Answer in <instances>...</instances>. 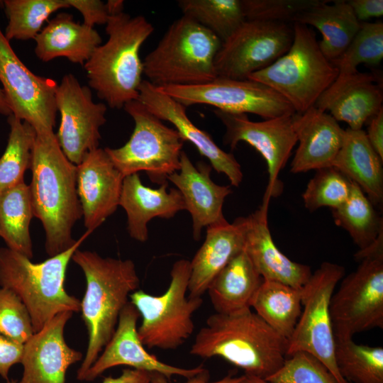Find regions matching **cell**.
Listing matches in <instances>:
<instances>
[{
    "instance_id": "bcb514c9",
    "label": "cell",
    "mask_w": 383,
    "mask_h": 383,
    "mask_svg": "<svg viewBox=\"0 0 383 383\" xmlns=\"http://www.w3.org/2000/svg\"><path fill=\"white\" fill-rule=\"evenodd\" d=\"M368 121L365 131L367 138L372 148L383 160V108Z\"/></svg>"
},
{
    "instance_id": "d4e9b609",
    "label": "cell",
    "mask_w": 383,
    "mask_h": 383,
    "mask_svg": "<svg viewBox=\"0 0 383 383\" xmlns=\"http://www.w3.org/2000/svg\"><path fill=\"white\" fill-rule=\"evenodd\" d=\"M167 182L157 189L145 186L138 173L123 178L119 206L127 215V230L130 236L141 243L148 238V222L155 217L170 219L185 209L178 189L167 191Z\"/></svg>"
},
{
    "instance_id": "ffe728a7",
    "label": "cell",
    "mask_w": 383,
    "mask_h": 383,
    "mask_svg": "<svg viewBox=\"0 0 383 383\" xmlns=\"http://www.w3.org/2000/svg\"><path fill=\"white\" fill-rule=\"evenodd\" d=\"M77 166V189L84 226L92 233L119 206L124 177L104 149L86 154Z\"/></svg>"
},
{
    "instance_id": "484cf974",
    "label": "cell",
    "mask_w": 383,
    "mask_h": 383,
    "mask_svg": "<svg viewBox=\"0 0 383 383\" xmlns=\"http://www.w3.org/2000/svg\"><path fill=\"white\" fill-rule=\"evenodd\" d=\"M245 218L206 227L205 240L192 261L189 297H201L223 267L244 248Z\"/></svg>"
},
{
    "instance_id": "4fadbf2b",
    "label": "cell",
    "mask_w": 383,
    "mask_h": 383,
    "mask_svg": "<svg viewBox=\"0 0 383 383\" xmlns=\"http://www.w3.org/2000/svg\"><path fill=\"white\" fill-rule=\"evenodd\" d=\"M157 88L186 107L206 104L225 112L256 114L264 119L295 113L291 104L274 89L249 79L217 77L199 85Z\"/></svg>"
},
{
    "instance_id": "d590c367",
    "label": "cell",
    "mask_w": 383,
    "mask_h": 383,
    "mask_svg": "<svg viewBox=\"0 0 383 383\" xmlns=\"http://www.w3.org/2000/svg\"><path fill=\"white\" fill-rule=\"evenodd\" d=\"M178 5L184 16L211 31L222 43L246 21L241 0H180Z\"/></svg>"
},
{
    "instance_id": "603a6c76",
    "label": "cell",
    "mask_w": 383,
    "mask_h": 383,
    "mask_svg": "<svg viewBox=\"0 0 383 383\" xmlns=\"http://www.w3.org/2000/svg\"><path fill=\"white\" fill-rule=\"evenodd\" d=\"M298 147L290 165L294 174L331 167L342 147L345 129L315 106L292 115Z\"/></svg>"
},
{
    "instance_id": "ab89813d",
    "label": "cell",
    "mask_w": 383,
    "mask_h": 383,
    "mask_svg": "<svg viewBox=\"0 0 383 383\" xmlns=\"http://www.w3.org/2000/svg\"><path fill=\"white\" fill-rule=\"evenodd\" d=\"M268 383H337L326 366L306 352H296L282 367L265 379Z\"/></svg>"
},
{
    "instance_id": "f546056e",
    "label": "cell",
    "mask_w": 383,
    "mask_h": 383,
    "mask_svg": "<svg viewBox=\"0 0 383 383\" xmlns=\"http://www.w3.org/2000/svg\"><path fill=\"white\" fill-rule=\"evenodd\" d=\"M262 281L243 248L216 275L206 292L216 313H233L251 308Z\"/></svg>"
},
{
    "instance_id": "e0dca14e",
    "label": "cell",
    "mask_w": 383,
    "mask_h": 383,
    "mask_svg": "<svg viewBox=\"0 0 383 383\" xmlns=\"http://www.w3.org/2000/svg\"><path fill=\"white\" fill-rule=\"evenodd\" d=\"M139 317L137 309L128 301L120 313L113 335L87 372L84 381H93L106 370L119 365L158 373L167 379L178 375L188 379L206 370L202 366L189 369L175 367L150 354L138 338Z\"/></svg>"
},
{
    "instance_id": "30bf717a",
    "label": "cell",
    "mask_w": 383,
    "mask_h": 383,
    "mask_svg": "<svg viewBox=\"0 0 383 383\" xmlns=\"http://www.w3.org/2000/svg\"><path fill=\"white\" fill-rule=\"evenodd\" d=\"M124 110L131 116L133 131L123 146L106 148L109 158L125 177L144 171L151 182L162 184L180 168L184 140L138 99L128 102Z\"/></svg>"
},
{
    "instance_id": "60d3db41",
    "label": "cell",
    "mask_w": 383,
    "mask_h": 383,
    "mask_svg": "<svg viewBox=\"0 0 383 383\" xmlns=\"http://www.w3.org/2000/svg\"><path fill=\"white\" fill-rule=\"evenodd\" d=\"M34 333L30 314L12 291L0 287V334L24 344Z\"/></svg>"
},
{
    "instance_id": "5b68a950",
    "label": "cell",
    "mask_w": 383,
    "mask_h": 383,
    "mask_svg": "<svg viewBox=\"0 0 383 383\" xmlns=\"http://www.w3.org/2000/svg\"><path fill=\"white\" fill-rule=\"evenodd\" d=\"M90 233L87 231L70 249L38 263L7 247L0 248V287L21 299L34 333L61 312L80 311L81 301L66 292L65 281L74 252Z\"/></svg>"
},
{
    "instance_id": "4316f807",
    "label": "cell",
    "mask_w": 383,
    "mask_h": 383,
    "mask_svg": "<svg viewBox=\"0 0 383 383\" xmlns=\"http://www.w3.org/2000/svg\"><path fill=\"white\" fill-rule=\"evenodd\" d=\"M37 57L48 62L65 57L70 62L84 65L101 44L96 30L74 21L67 13H58L35 38Z\"/></svg>"
},
{
    "instance_id": "8992f818",
    "label": "cell",
    "mask_w": 383,
    "mask_h": 383,
    "mask_svg": "<svg viewBox=\"0 0 383 383\" xmlns=\"http://www.w3.org/2000/svg\"><path fill=\"white\" fill-rule=\"evenodd\" d=\"M221 44L214 33L183 15L145 57L143 74L157 87L208 83L217 77L214 62Z\"/></svg>"
},
{
    "instance_id": "2e32d148",
    "label": "cell",
    "mask_w": 383,
    "mask_h": 383,
    "mask_svg": "<svg viewBox=\"0 0 383 383\" xmlns=\"http://www.w3.org/2000/svg\"><path fill=\"white\" fill-rule=\"evenodd\" d=\"M55 99L61 116L56 137L67 158L77 165L86 154L99 148L107 108L94 102L89 87L82 86L72 74L65 75L57 85Z\"/></svg>"
},
{
    "instance_id": "8fae6325",
    "label": "cell",
    "mask_w": 383,
    "mask_h": 383,
    "mask_svg": "<svg viewBox=\"0 0 383 383\" xmlns=\"http://www.w3.org/2000/svg\"><path fill=\"white\" fill-rule=\"evenodd\" d=\"M345 268L324 262L312 272L301 290L302 310L294 331L288 340L287 357L308 353L321 361L337 383H349L338 372L335 360V337L330 314V303Z\"/></svg>"
},
{
    "instance_id": "9a60e30c",
    "label": "cell",
    "mask_w": 383,
    "mask_h": 383,
    "mask_svg": "<svg viewBox=\"0 0 383 383\" xmlns=\"http://www.w3.org/2000/svg\"><path fill=\"white\" fill-rule=\"evenodd\" d=\"M214 114L226 128L223 142L231 150L243 141L253 147L265 159L269 175L268 185L263 200L270 202L278 196L283 188L279 179L292 151L297 143L292 115L252 121L245 113H235L214 110Z\"/></svg>"
},
{
    "instance_id": "3957f363",
    "label": "cell",
    "mask_w": 383,
    "mask_h": 383,
    "mask_svg": "<svg viewBox=\"0 0 383 383\" xmlns=\"http://www.w3.org/2000/svg\"><path fill=\"white\" fill-rule=\"evenodd\" d=\"M72 260L86 279L80 311L88 344L77 372V379L84 381L87 372L113 335L120 313L130 294L138 290L140 279L134 262L129 259L103 257L96 252L77 249Z\"/></svg>"
},
{
    "instance_id": "cb8c5ba5",
    "label": "cell",
    "mask_w": 383,
    "mask_h": 383,
    "mask_svg": "<svg viewBox=\"0 0 383 383\" xmlns=\"http://www.w3.org/2000/svg\"><path fill=\"white\" fill-rule=\"evenodd\" d=\"M269 203L263 201L245 218L244 249L264 280L301 289L312 272L309 266L292 261L276 246L267 222Z\"/></svg>"
},
{
    "instance_id": "1f68e13d",
    "label": "cell",
    "mask_w": 383,
    "mask_h": 383,
    "mask_svg": "<svg viewBox=\"0 0 383 383\" xmlns=\"http://www.w3.org/2000/svg\"><path fill=\"white\" fill-rule=\"evenodd\" d=\"M33 216L29 185L24 181L0 192V237L6 247L31 259L30 223Z\"/></svg>"
},
{
    "instance_id": "d6a6232c",
    "label": "cell",
    "mask_w": 383,
    "mask_h": 383,
    "mask_svg": "<svg viewBox=\"0 0 383 383\" xmlns=\"http://www.w3.org/2000/svg\"><path fill=\"white\" fill-rule=\"evenodd\" d=\"M331 210L335 224L349 233L359 250L370 247L383 233L382 218L354 182L347 201Z\"/></svg>"
},
{
    "instance_id": "ba28073f",
    "label": "cell",
    "mask_w": 383,
    "mask_h": 383,
    "mask_svg": "<svg viewBox=\"0 0 383 383\" xmlns=\"http://www.w3.org/2000/svg\"><path fill=\"white\" fill-rule=\"evenodd\" d=\"M355 257L360 265L343 279L331 299L335 340L353 339L356 333L383 328V233Z\"/></svg>"
},
{
    "instance_id": "5bb4252c",
    "label": "cell",
    "mask_w": 383,
    "mask_h": 383,
    "mask_svg": "<svg viewBox=\"0 0 383 383\" xmlns=\"http://www.w3.org/2000/svg\"><path fill=\"white\" fill-rule=\"evenodd\" d=\"M0 82L12 115L37 134L53 131L57 83L33 73L18 57L0 28Z\"/></svg>"
},
{
    "instance_id": "7402d4cb",
    "label": "cell",
    "mask_w": 383,
    "mask_h": 383,
    "mask_svg": "<svg viewBox=\"0 0 383 383\" xmlns=\"http://www.w3.org/2000/svg\"><path fill=\"white\" fill-rule=\"evenodd\" d=\"M382 83L374 73L357 72L337 77L315 104L318 109L330 112L338 122L352 130L363 126L383 108Z\"/></svg>"
},
{
    "instance_id": "7dc6e473",
    "label": "cell",
    "mask_w": 383,
    "mask_h": 383,
    "mask_svg": "<svg viewBox=\"0 0 383 383\" xmlns=\"http://www.w3.org/2000/svg\"><path fill=\"white\" fill-rule=\"evenodd\" d=\"M151 373L133 368L124 369L116 377H105L101 383H150Z\"/></svg>"
},
{
    "instance_id": "52a82bcc",
    "label": "cell",
    "mask_w": 383,
    "mask_h": 383,
    "mask_svg": "<svg viewBox=\"0 0 383 383\" xmlns=\"http://www.w3.org/2000/svg\"><path fill=\"white\" fill-rule=\"evenodd\" d=\"M292 26L294 38L288 51L248 79L270 87L295 113H301L315 105L334 82L338 71L322 53L313 30L299 23Z\"/></svg>"
},
{
    "instance_id": "f907efd6",
    "label": "cell",
    "mask_w": 383,
    "mask_h": 383,
    "mask_svg": "<svg viewBox=\"0 0 383 383\" xmlns=\"http://www.w3.org/2000/svg\"><path fill=\"white\" fill-rule=\"evenodd\" d=\"M0 113L6 116L7 117L12 114L11 111L7 104L4 92L0 88Z\"/></svg>"
},
{
    "instance_id": "836d02e7",
    "label": "cell",
    "mask_w": 383,
    "mask_h": 383,
    "mask_svg": "<svg viewBox=\"0 0 383 383\" xmlns=\"http://www.w3.org/2000/svg\"><path fill=\"white\" fill-rule=\"evenodd\" d=\"M10 133L4 154L0 157V192L24 181L30 168L36 131L28 123L13 115L8 116Z\"/></svg>"
},
{
    "instance_id": "7bdbcfd3",
    "label": "cell",
    "mask_w": 383,
    "mask_h": 383,
    "mask_svg": "<svg viewBox=\"0 0 383 383\" xmlns=\"http://www.w3.org/2000/svg\"><path fill=\"white\" fill-rule=\"evenodd\" d=\"M70 7L78 10L84 18V24L94 28L96 24H106L109 14L106 3L99 0H66Z\"/></svg>"
},
{
    "instance_id": "7c38bea8",
    "label": "cell",
    "mask_w": 383,
    "mask_h": 383,
    "mask_svg": "<svg viewBox=\"0 0 383 383\" xmlns=\"http://www.w3.org/2000/svg\"><path fill=\"white\" fill-rule=\"evenodd\" d=\"M291 23L246 20L221 46L215 58L217 77L247 79L289 49Z\"/></svg>"
},
{
    "instance_id": "277c9868",
    "label": "cell",
    "mask_w": 383,
    "mask_h": 383,
    "mask_svg": "<svg viewBox=\"0 0 383 383\" xmlns=\"http://www.w3.org/2000/svg\"><path fill=\"white\" fill-rule=\"evenodd\" d=\"M153 31L143 16L121 12L109 17L107 41L95 49L84 66L89 86L111 108L121 109L138 99L143 73L139 52Z\"/></svg>"
},
{
    "instance_id": "8d00e7d4",
    "label": "cell",
    "mask_w": 383,
    "mask_h": 383,
    "mask_svg": "<svg viewBox=\"0 0 383 383\" xmlns=\"http://www.w3.org/2000/svg\"><path fill=\"white\" fill-rule=\"evenodd\" d=\"M1 2L8 18L4 35L9 41L35 39L52 13L70 7L66 0H4Z\"/></svg>"
},
{
    "instance_id": "ac0fdd59",
    "label": "cell",
    "mask_w": 383,
    "mask_h": 383,
    "mask_svg": "<svg viewBox=\"0 0 383 383\" xmlns=\"http://www.w3.org/2000/svg\"><path fill=\"white\" fill-rule=\"evenodd\" d=\"M138 100L157 118L172 123L183 140L191 143L217 172L224 174L231 185H240L243 174L234 155L220 148L209 133L193 123L187 114L186 106L148 80L142 81Z\"/></svg>"
},
{
    "instance_id": "6da1fadb",
    "label": "cell",
    "mask_w": 383,
    "mask_h": 383,
    "mask_svg": "<svg viewBox=\"0 0 383 383\" xmlns=\"http://www.w3.org/2000/svg\"><path fill=\"white\" fill-rule=\"evenodd\" d=\"M37 134V133H36ZM29 185L33 216L45 232V251L53 257L72 247V229L82 216L77 166L63 153L53 131L36 135Z\"/></svg>"
},
{
    "instance_id": "44dd1931",
    "label": "cell",
    "mask_w": 383,
    "mask_h": 383,
    "mask_svg": "<svg viewBox=\"0 0 383 383\" xmlns=\"http://www.w3.org/2000/svg\"><path fill=\"white\" fill-rule=\"evenodd\" d=\"M211 166L204 162L194 165L182 150L180 168L167 179L180 192L185 209L192 219L193 237L201 238L204 227L228 222L223 213L225 199L232 193L231 186L218 185L211 178Z\"/></svg>"
},
{
    "instance_id": "7a4b0ae2",
    "label": "cell",
    "mask_w": 383,
    "mask_h": 383,
    "mask_svg": "<svg viewBox=\"0 0 383 383\" xmlns=\"http://www.w3.org/2000/svg\"><path fill=\"white\" fill-rule=\"evenodd\" d=\"M287 345L286 338L247 309L209 316L190 353L202 358L221 357L244 374L267 379L283 365Z\"/></svg>"
},
{
    "instance_id": "d6986e66",
    "label": "cell",
    "mask_w": 383,
    "mask_h": 383,
    "mask_svg": "<svg viewBox=\"0 0 383 383\" xmlns=\"http://www.w3.org/2000/svg\"><path fill=\"white\" fill-rule=\"evenodd\" d=\"M72 313L57 314L23 344V370L17 383H65L68 368L82 359V353L70 348L64 338Z\"/></svg>"
},
{
    "instance_id": "4dcf8cb0",
    "label": "cell",
    "mask_w": 383,
    "mask_h": 383,
    "mask_svg": "<svg viewBox=\"0 0 383 383\" xmlns=\"http://www.w3.org/2000/svg\"><path fill=\"white\" fill-rule=\"evenodd\" d=\"M250 307L288 340L301 313V290L278 282L263 279L252 298Z\"/></svg>"
},
{
    "instance_id": "b9f144b4",
    "label": "cell",
    "mask_w": 383,
    "mask_h": 383,
    "mask_svg": "<svg viewBox=\"0 0 383 383\" xmlns=\"http://www.w3.org/2000/svg\"><path fill=\"white\" fill-rule=\"evenodd\" d=\"M318 0H241L246 20L294 23L300 13Z\"/></svg>"
},
{
    "instance_id": "74e56055",
    "label": "cell",
    "mask_w": 383,
    "mask_h": 383,
    "mask_svg": "<svg viewBox=\"0 0 383 383\" xmlns=\"http://www.w3.org/2000/svg\"><path fill=\"white\" fill-rule=\"evenodd\" d=\"M383 58V23L362 22L353 40L337 59L331 62L338 71V77L354 74L360 64L379 65Z\"/></svg>"
},
{
    "instance_id": "f1b7e54d",
    "label": "cell",
    "mask_w": 383,
    "mask_h": 383,
    "mask_svg": "<svg viewBox=\"0 0 383 383\" xmlns=\"http://www.w3.org/2000/svg\"><path fill=\"white\" fill-rule=\"evenodd\" d=\"M318 0L298 14L294 23L316 28L321 34L318 42L323 55L331 62L348 48L359 30L361 22L355 17L347 1Z\"/></svg>"
},
{
    "instance_id": "f35d334b",
    "label": "cell",
    "mask_w": 383,
    "mask_h": 383,
    "mask_svg": "<svg viewBox=\"0 0 383 383\" xmlns=\"http://www.w3.org/2000/svg\"><path fill=\"white\" fill-rule=\"evenodd\" d=\"M316 171L302 194L305 207L312 212L322 207L334 209L345 203L353 182L333 166Z\"/></svg>"
},
{
    "instance_id": "681fc988",
    "label": "cell",
    "mask_w": 383,
    "mask_h": 383,
    "mask_svg": "<svg viewBox=\"0 0 383 383\" xmlns=\"http://www.w3.org/2000/svg\"><path fill=\"white\" fill-rule=\"evenodd\" d=\"M106 5L109 16L123 12V1L109 0L107 3H106Z\"/></svg>"
},
{
    "instance_id": "9c48e42d",
    "label": "cell",
    "mask_w": 383,
    "mask_h": 383,
    "mask_svg": "<svg viewBox=\"0 0 383 383\" xmlns=\"http://www.w3.org/2000/svg\"><path fill=\"white\" fill-rule=\"evenodd\" d=\"M190 271V261L179 260L172 266L171 281L165 293L154 296L136 290L130 294V302L142 317L138 338L148 349L174 350L193 333L192 316L203 299L186 296Z\"/></svg>"
},
{
    "instance_id": "816d5d0a",
    "label": "cell",
    "mask_w": 383,
    "mask_h": 383,
    "mask_svg": "<svg viewBox=\"0 0 383 383\" xmlns=\"http://www.w3.org/2000/svg\"><path fill=\"white\" fill-rule=\"evenodd\" d=\"M242 383H268L265 379L250 374H243Z\"/></svg>"
},
{
    "instance_id": "e575fe53",
    "label": "cell",
    "mask_w": 383,
    "mask_h": 383,
    "mask_svg": "<svg viewBox=\"0 0 383 383\" xmlns=\"http://www.w3.org/2000/svg\"><path fill=\"white\" fill-rule=\"evenodd\" d=\"M334 353L338 372L349 383H383L382 347L335 340Z\"/></svg>"
},
{
    "instance_id": "c3c4849f",
    "label": "cell",
    "mask_w": 383,
    "mask_h": 383,
    "mask_svg": "<svg viewBox=\"0 0 383 383\" xmlns=\"http://www.w3.org/2000/svg\"><path fill=\"white\" fill-rule=\"evenodd\" d=\"M209 372L206 370L198 375L188 379L184 383H242L243 380V375L240 377H233L231 374H228L219 380L215 382H209ZM150 383L170 382H168V379H167L165 376L158 373H151Z\"/></svg>"
},
{
    "instance_id": "ee69618b",
    "label": "cell",
    "mask_w": 383,
    "mask_h": 383,
    "mask_svg": "<svg viewBox=\"0 0 383 383\" xmlns=\"http://www.w3.org/2000/svg\"><path fill=\"white\" fill-rule=\"evenodd\" d=\"M23 353V344L12 340L0 334V376L9 380L11 367L21 363Z\"/></svg>"
},
{
    "instance_id": "f5cc1de1",
    "label": "cell",
    "mask_w": 383,
    "mask_h": 383,
    "mask_svg": "<svg viewBox=\"0 0 383 383\" xmlns=\"http://www.w3.org/2000/svg\"><path fill=\"white\" fill-rule=\"evenodd\" d=\"M18 381L16 380H13V379H11V380H7L6 383H17Z\"/></svg>"
},
{
    "instance_id": "83f0119b",
    "label": "cell",
    "mask_w": 383,
    "mask_h": 383,
    "mask_svg": "<svg viewBox=\"0 0 383 383\" xmlns=\"http://www.w3.org/2000/svg\"><path fill=\"white\" fill-rule=\"evenodd\" d=\"M383 160L370 144L363 129H345L333 167L356 184L374 206L383 203Z\"/></svg>"
},
{
    "instance_id": "f6af8a7d",
    "label": "cell",
    "mask_w": 383,
    "mask_h": 383,
    "mask_svg": "<svg viewBox=\"0 0 383 383\" xmlns=\"http://www.w3.org/2000/svg\"><path fill=\"white\" fill-rule=\"evenodd\" d=\"M357 19L362 23L372 18L383 16L382 0H349L347 1Z\"/></svg>"
}]
</instances>
